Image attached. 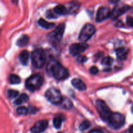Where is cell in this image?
<instances>
[{"instance_id": "obj_1", "label": "cell", "mask_w": 133, "mask_h": 133, "mask_svg": "<svg viewBox=\"0 0 133 133\" xmlns=\"http://www.w3.org/2000/svg\"><path fill=\"white\" fill-rule=\"evenodd\" d=\"M47 71L51 76L59 81L64 80L69 77L68 70L62 66L58 61L54 59L48 62L47 65Z\"/></svg>"}, {"instance_id": "obj_2", "label": "cell", "mask_w": 133, "mask_h": 133, "mask_svg": "<svg viewBox=\"0 0 133 133\" xmlns=\"http://www.w3.org/2000/svg\"><path fill=\"white\" fill-rule=\"evenodd\" d=\"M32 66L37 69H40L45 63V55L42 49H36L31 54Z\"/></svg>"}, {"instance_id": "obj_3", "label": "cell", "mask_w": 133, "mask_h": 133, "mask_svg": "<svg viewBox=\"0 0 133 133\" xmlns=\"http://www.w3.org/2000/svg\"><path fill=\"white\" fill-rule=\"evenodd\" d=\"M43 78L39 74H35V75H31L26 80L25 86L27 89L30 91L37 90L43 84Z\"/></svg>"}, {"instance_id": "obj_4", "label": "cell", "mask_w": 133, "mask_h": 133, "mask_svg": "<svg viewBox=\"0 0 133 133\" xmlns=\"http://www.w3.org/2000/svg\"><path fill=\"white\" fill-rule=\"evenodd\" d=\"M108 124L114 130H118L122 128L125 124V119L124 116L119 113H112L111 116L108 120Z\"/></svg>"}, {"instance_id": "obj_5", "label": "cell", "mask_w": 133, "mask_h": 133, "mask_svg": "<svg viewBox=\"0 0 133 133\" xmlns=\"http://www.w3.org/2000/svg\"><path fill=\"white\" fill-rule=\"evenodd\" d=\"M45 97L53 105H60L62 103L63 98L61 92L56 88H49L45 92Z\"/></svg>"}, {"instance_id": "obj_6", "label": "cell", "mask_w": 133, "mask_h": 133, "mask_svg": "<svg viewBox=\"0 0 133 133\" xmlns=\"http://www.w3.org/2000/svg\"><path fill=\"white\" fill-rule=\"evenodd\" d=\"M96 107L101 119L105 122H108L112 112L105 103V101L98 99L96 101Z\"/></svg>"}, {"instance_id": "obj_7", "label": "cell", "mask_w": 133, "mask_h": 133, "mask_svg": "<svg viewBox=\"0 0 133 133\" xmlns=\"http://www.w3.org/2000/svg\"><path fill=\"white\" fill-rule=\"evenodd\" d=\"M96 27L90 23L86 24L81 31L79 34V40L82 43H84L92 38L96 32Z\"/></svg>"}, {"instance_id": "obj_8", "label": "cell", "mask_w": 133, "mask_h": 133, "mask_svg": "<svg viewBox=\"0 0 133 133\" xmlns=\"http://www.w3.org/2000/svg\"><path fill=\"white\" fill-rule=\"evenodd\" d=\"M65 30V25L61 24L56 28L53 32H51L49 35V40L52 42H59L62 38V36Z\"/></svg>"}, {"instance_id": "obj_9", "label": "cell", "mask_w": 133, "mask_h": 133, "mask_svg": "<svg viewBox=\"0 0 133 133\" xmlns=\"http://www.w3.org/2000/svg\"><path fill=\"white\" fill-rule=\"evenodd\" d=\"M112 12L108 6H101L98 9L96 15V20L97 22H101L111 16Z\"/></svg>"}, {"instance_id": "obj_10", "label": "cell", "mask_w": 133, "mask_h": 133, "mask_svg": "<svg viewBox=\"0 0 133 133\" xmlns=\"http://www.w3.org/2000/svg\"><path fill=\"white\" fill-rule=\"evenodd\" d=\"M88 45L84 43H75L70 47V53L73 56H77L88 48Z\"/></svg>"}, {"instance_id": "obj_11", "label": "cell", "mask_w": 133, "mask_h": 133, "mask_svg": "<svg viewBox=\"0 0 133 133\" xmlns=\"http://www.w3.org/2000/svg\"><path fill=\"white\" fill-rule=\"evenodd\" d=\"M130 9H131V7L127 5H117V6L114 9L113 11L112 12V19H117V18H118V17L120 16L121 15H122V14H124L125 12L128 11Z\"/></svg>"}, {"instance_id": "obj_12", "label": "cell", "mask_w": 133, "mask_h": 133, "mask_svg": "<svg viewBox=\"0 0 133 133\" xmlns=\"http://www.w3.org/2000/svg\"><path fill=\"white\" fill-rule=\"evenodd\" d=\"M48 126V122L45 119L38 121L31 129V132L33 133H41L45 131Z\"/></svg>"}, {"instance_id": "obj_13", "label": "cell", "mask_w": 133, "mask_h": 133, "mask_svg": "<svg viewBox=\"0 0 133 133\" xmlns=\"http://www.w3.org/2000/svg\"><path fill=\"white\" fill-rule=\"evenodd\" d=\"M71 84L74 86V87H75L76 89L79 90H85L86 88H87V86L84 84V82L81 80L80 79H77V78L73 79L71 81Z\"/></svg>"}, {"instance_id": "obj_14", "label": "cell", "mask_w": 133, "mask_h": 133, "mask_svg": "<svg viewBox=\"0 0 133 133\" xmlns=\"http://www.w3.org/2000/svg\"><path fill=\"white\" fill-rule=\"evenodd\" d=\"M116 55L118 58L120 60H123L126 58L127 54L129 53V49L125 47H122L116 50Z\"/></svg>"}, {"instance_id": "obj_15", "label": "cell", "mask_w": 133, "mask_h": 133, "mask_svg": "<svg viewBox=\"0 0 133 133\" xmlns=\"http://www.w3.org/2000/svg\"><path fill=\"white\" fill-rule=\"evenodd\" d=\"M29 58V54L27 51H23L20 53L19 55V61L23 65H27L28 62Z\"/></svg>"}, {"instance_id": "obj_16", "label": "cell", "mask_w": 133, "mask_h": 133, "mask_svg": "<svg viewBox=\"0 0 133 133\" xmlns=\"http://www.w3.org/2000/svg\"><path fill=\"white\" fill-rule=\"evenodd\" d=\"M53 12L58 15H64L67 13L68 10L64 5H58L54 8Z\"/></svg>"}, {"instance_id": "obj_17", "label": "cell", "mask_w": 133, "mask_h": 133, "mask_svg": "<svg viewBox=\"0 0 133 133\" xmlns=\"http://www.w3.org/2000/svg\"><path fill=\"white\" fill-rule=\"evenodd\" d=\"M29 101V96L25 94H22L16 99L14 101V103L16 105H20L23 103H26Z\"/></svg>"}, {"instance_id": "obj_18", "label": "cell", "mask_w": 133, "mask_h": 133, "mask_svg": "<svg viewBox=\"0 0 133 133\" xmlns=\"http://www.w3.org/2000/svg\"><path fill=\"white\" fill-rule=\"evenodd\" d=\"M29 38L27 35H23L16 42V45L19 47H24L27 45Z\"/></svg>"}, {"instance_id": "obj_19", "label": "cell", "mask_w": 133, "mask_h": 133, "mask_svg": "<svg viewBox=\"0 0 133 133\" xmlns=\"http://www.w3.org/2000/svg\"><path fill=\"white\" fill-rule=\"evenodd\" d=\"M38 24L41 26L44 29H51L53 26L55 25L54 23H49V22H46L45 19H40L38 20Z\"/></svg>"}, {"instance_id": "obj_20", "label": "cell", "mask_w": 133, "mask_h": 133, "mask_svg": "<svg viewBox=\"0 0 133 133\" xmlns=\"http://www.w3.org/2000/svg\"><path fill=\"white\" fill-rule=\"evenodd\" d=\"M9 81L12 84H17L20 83L21 79L18 75L16 74H11L9 77Z\"/></svg>"}, {"instance_id": "obj_21", "label": "cell", "mask_w": 133, "mask_h": 133, "mask_svg": "<svg viewBox=\"0 0 133 133\" xmlns=\"http://www.w3.org/2000/svg\"><path fill=\"white\" fill-rule=\"evenodd\" d=\"M63 118L62 116H57L53 119V125L56 129H60L62 125Z\"/></svg>"}, {"instance_id": "obj_22", "label": "cell", "mask_w": 133, "mask_h": 133, "mask_svg": "<svg viewBox=\"0 0 133 133\" xmlns=\"http://www.w3.org/2000/svg\"><path fill=\"white\" fill-rule=\"evenodd\" d=\"M90 127V123L88 121L84 120L83 121V122L81 123L79 128L81 131H86L87 129H88Z\"/></svg>"}, {"instance_id": "obj_23", "label": "cell", "mask_w": 133, "mask_h": 133, "mask_svg": "<svg viewBox=\"0 0 133 133\" xmlns=\"http://www.w3.org/2000/svg\"><path fill=\"white\" fill-rule=\"evenodd\" d=\"M62 105L66 109H70L73 107V103L69 99H63L62 102Z\"/></svg>"}, {"instance_id": "obj_24", "label": "cell", "mask_w": 133, "mask_h": 133, "mask_svg": "<svg viewBox=\"0 0 133 133\" xmlns=\"http://www.w3.org/2000/svg\"><path fill=\"white\" fill-rule=\"evenodd\" d=\"M29 112V109L25 107H19L16 109V113L18 115H26Z\"/></svg>"}, {"instance_id": "obj_25", "label": "cell", "mask_w": 133, "mask_h": 133, "mask_svg": "<svg viewBox=\"0 0 133 133\" xmlns=\"http://www.w3.org/2000/svg\"><path fill=\"white\" fill-rule=\"evenodd\" d=\"M19 94V92L15 90H9L7 91V96L9 99H14L17 97Z\"/></svg>"}, {"instance_id": "obj_26", "label": "cell", "mask_w": 133, "mask_h": 133, "mask_svg": "<svg viewBox=\"0 0 133 133\" xmlns=\"http://www.w3.org/2000/svg\"><path fill=\"white\" fill-rule=\"evenodd\" d=\"M113 62V59L112 58L110 57H106L105 58H103L102 61V64L104 65H106V66H110V65L112 64Z\"/></svg>"}, {"instance_id": "obj_27", "label": "cell", "mask_w": 133, "mask_h": 133, "mask_svg": "<svg viewBox=\"0 0 133 133\" xmlns=\"http://www.w3.org/2000/svg\"><path fill=\"white\" fill-rule=\"evenodd\" d=\"M126 22H127V24L128 25V26L133 27V17L128 16L126 19Z\"/></svg>"}, {"instance_id": "obj_28", "label": "cell", "mask_w": 133, "mask_h": 133, "mask_svg": "<svg viewBox=\"0 0 133 133\" xmlns=\"http://www.w3.org/2000/svg\"><path fill=\"white\" fill-rule=\"evenodd\" d=\"M77 61L79 62V63H84L87 61V58L85 56H79L77 58Z\"/></svg>"}, {"instance_id": "obj_29", "label": "cell", "mask_w": 133, "mask_h": 133, "mask_svg": "<svg viewBox=\"0 0 133 133\" xmlns=\"http://www.w3.org/2000/svg\"><path fill=\"white\" fill-rule=\"evenodd\" d=\"M98 69H97V67H96V66H92V67H91L90 69V74H92V75H96V74L98 73Z\"/></svg>"}, {"instance_id": "obj_30", "label": "cell", "mask_w": 133, "mask_h": 133, "mask_svg": "<svg viewBox=\"0 0 133 133\" xmlns=\"http://www.w3.org/2000/svg\"><path fill=\"white\" fill-rule=\"evenodd\" d=\"M46 16H47V17H48V18H55V17L53 16L54 15H53V12H52L50 10H49L48 12H47Z\"/></svg>"}, {"instance_id": "obj_31", "label": "cell", "mask_w": 133, "mask_h": 133, "mask_svg": "<svg viewBox=\"0 0 133 133\" xmlns=\"http://www.w3.org/2000/svg\"><path fill=\"white\" fill-rule=\"evenodd\" d=\"M88 133H104L102 131L99 129H93L90 131Z\"/></svg>"}, {"instance_id": "obj_32", "label": "cell", "mask_w": 133, "mask_h": 133, "mask_svg": "<svg viewBox=\"0 0 133 133\" xmlns=\"http://www.w3.org/2000/svg\"><path fill=\"white\" fill-rule=\"evenodd\" d=\"M129 133H133V125L131 126L129 129Z\"/></svg>"}, {"instance_id": "obj_33", "label": "cell", "mask_w": 133, "mask_h": 133, "mask_svg": "<svg viewBox=\"0 0 133 133\" xmlns=\"http://www.w3.org/2000/svg\"><path fill=\"white\" fill-rule=\"evenodd\" d=\"M58 133H61V132H58Z\"/></svg>"}]
</instances>
